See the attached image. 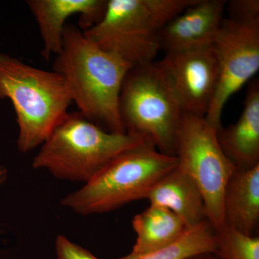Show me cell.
I'll use <instances>...</instances> for the list:
<instances>
[{
    "mask_svg": "<svg viewBox=\"0 0 259 259\" xmlns=\"http://www.w3.org/2000/svg\"><path fill=\"white\" fill-rule=\"evenodd\" d=\"M217 233L207 220L187 228L169 244L142 254L130 253L117 259H187L192 255L214 253Z\"/></svg>",
    "mask_w": 259,
    "mask_h": 259,
    "instance_id": "obj_16",
    "label": "cell"
},
{
    "mask_svg": "<svg viewBox=\"0 0 259 259\" xmlns=\"http://www.w3.org/2000/svg\"><path fill=\"white\" fill-rule=\"evenodd\" d=\"M214 253L222 259H259V238L226 226L217 233Z\"/></svg>",
    "mask_w": 259,
    "mask_h": 259,
    "instance_id": "obj_17",
    "label": "cell"
},
{
    "mask_svg": "<svg viewBox=\"0 0 259 259\" xmlns=\"http://www.w3.org/2000/svg\"><path fill=\"white\" fill-rule=\"evenodd\" d=\"M143 141L105 131L79 112H69L40 146L32 167L46 170L59 180L84 185L112 158Z\"/></svg>",
    "mask_w": 259,
    "mask_h": 259,
    "instance_id": "obj_4",
    "label": "cell"
},
{
    "mask_svg": "<svg viewBox=\"0 0 259 259\" xmlns=\"http://www.w3.org/2000/svg\"><path fill=\"white\" fill-rule=\"evenodd\" d=\"M178 166L146 141L122 151L79 190L61 199L63 207L81 215L112 212L146 198L153 185Z\"/></svg>",
    "mask_w": 259,
    "mask_h": 259,
    "instance_id": "obj_3",
    "label": "cell"
},
{
    "mask_svg": "<svg viewBox=\"0 0 259 259\" xmlns=\"http://www.w3.org/2000/svg\"><path fill=\"white\" fill-rule=\"evenodd\" d=\"M119 109L126 134L150 143L163 154L176 156L183 113L154 62L130 70Z\"/></svg>",
    "mask_w": 259,
    "mask_h": 259,
    "instance_id": "obj_6",
    "label": "cell"
},
{
    "mask_svg": "<svg viewBox=\"0 0 259 259\" xmlns=\"http://www.w3.org/2000/svg\"><path fill=\"white\" fill-rule=\"evenodd\" d=\"M226 1L197 0L163 27L159 34L165 53L212 46L224 20Z\"/></svg>",
    "mask_w": 259,
    "mask_h": 259,
    "instance_id": "obj_11",
    "label": "cell"
},
{
    "mask_svg": "<svg viewBox=\"0 0 259 259\" xmlns=\"http://www.w3.org/2000/svg\"><path fill=\"white\" fill-rule=\"evenodd\" d=\"M212 46L217 55L218 81L204 118L218 131L227 102L258 73L259 22L243 23L225 18Z\"/></svg>",
    "mask_w": 259,
    "mask_h": 259,
    "instance_id": "obj_8",
    "label": "cell"
},
{
    "mask_svg": "<svg viewBox=\"0 0 259 259\" xmlns=\"http://www.w3.org/2000/svg\"><path fill=\"white\" fill-rule=\"evenodd\" d=\"M228 18L243 23H258V0H232L227 2Z\"/></svg>",
    "mask_w": 259,
    "mask_h": 259,
    "instance_id": "obj_18",
    "label": "cell"
},
{
    "mask_svg": "<svg viewBox=\"0 0 259 259\" xmlns=\"http://www.w3.org/2000/svg\"><path fill=\"white\" fill-rule=\"evenodd\" d=\"M150 204L169 209L187 228L207 220L203 197L190 175L177 168L168 172L146 194Z\"/></svg>",
    "mask_w": 259,
    "mask_h": 259,
    "instance_id": "obj_13",
    "label": "cell"
},
{
    "mask_svg": "<svg viewBox=\"0 0 259 259\" xmlns=\"http://www.w3.org/2000/svg\"><path fill=\"white\" fill-rule=\"evenodd\" d=\"M176 156L203 197L207 221L216 233L226 228L223 195L237 168L223 153L217 130L204 117L183 114Z\"/></svg>",
    "mask_w": 259,
    "mask_h": 259,
    "instance_id": "obj_7",
    "label": "cell"
},
{
    "mask_svg": "<svg viewBox=\"0 0 259 259\" xmlns=\"http://www.w3.org/2000/svg\"><path fill=\"white\" fill-rule=\"evenodd\" d=\"M154 64L182 113L205 117L218 81V59L213 46L165 53Z\"/></svg>",
    "mask_w": 259,
    "mask_h": 259,
    "instance_id": "obj_9",
    "label": "cell"
},
{
    "mask_svg": "<svg viewBox=\"0 0 259 259\" xmlns=\"http://www.w3.org/2000/svg\"><path fill=\"white\" fill-rule=\"evenodd\" d=\"M223 206L226 226L253 236L259 222V164L237 168L227 184Z\"/></svg>",
    "mask_w": 259,
    "mask_h": 259,
    "instance_id": "obj_14",
    "label": "cell"
},
{
    "mask_svg": "<svg viewBox=\"0 0 259 259\" xmlns=\"http://www.w3.org/2000/svg\"><path fill=\"white\" fill-rule=\"evenodd\" d=\"M187 259H222L214 253H204L192 255Z\"/></svg>",
    "mask_w": 259,
    "mask_h": 259,
    "instance_id": "obj_20",
    "label": "cell"
},
{
    "mask_svg": "<svg viewBox=\"0 0 259 259\" xmlns=\"http://www.w3.org/2000/svg\"><path fill=\"white\" fill-rule=\"evenodd\" d=\"M220 146L237 168L245 169L259 164V83L248 87L243 111L234 124L217 131Z\"/></svg>",
    "mask_w": 259,
    "mask_h": 259,
    "instance_id": "obj_12",
    "label": "cell"
},
{
    "mask_svg": "<svg viewBox=\"0 0 259 259\" xmlns=\"http://www.w3.org/2000/svg\"><path fill=\"white\" fill-rule=\"evenodd\" d=\"M58 259H99L90 250L76 244L64 235H59L55 241Z\"/></svg>",
    "mask_w": 259,
    "mask_h": 259,
    "instance_id": "obj_19",
    "label": "cell"
},
{
    "mask_svg": "<svg viewBox=\"0 0 259 259\" xmlns=\"http://www.w3.org/2000/svg\"><path fill=\"white\" fill-rule=\"evenodd\" d=\"M132 68L95 45L79 28L67 24L53 71L64 77L73 102L85 118L109 132L125 134L119 101L122 83Z\"/></svg>",
    "mask_w": 259,
    "mask_h": 259,
    "instance_id": "obj_1",
    "label": "cell"
},
{
    "mask_svg": "<svg viewBox=\"0 0 259 259\" xmlns=\"http://www.w3.org/2000/svg\"><path fill=\"white\" fill-rule=\"evenodd\" d=\"M108 0H28L25 2L38 25L41 37V56L49 61L62 49L63 34L66 21L79 15L82 31L101 21L106 12Z\"/></svg>",
    "mask_w": 259,
    "mask_h": 259,
    "instance_id": "obj_10",
    "label": "cell"
},
{
    "mask_svg": "<svg viewBox=\"0 0 259 259\" xmlns=\"http://www.w3.org/2000/svg\"><path fill=\"white\" fill-rule=\"evenodd\" d=\"M0 99L13 104L18 136L17 146L28 153L41 146L67 115L72 97L61 74L0 54Z\"/></svg>",
    "mask_w": 259,
    "mask_h": 259,
    "instance_id": "obj_2",
    "label": "cell"
},
{
    "mask_svg": "<svg viewBox=\"0 0 259 259\" xmlns=\"http://www.w3.org/2000/svg\"><path fill=\"white\" fill-rule=\"evenodd\" d=\"M197 0H108L100 23L83 31L102 50L133 67L151 64L163 27Z\"/></svg>",
    "mask_w": 259,
    "mask_h": 259,
    "instance_id": "obj_5",
    "label": "cell"
},
{
    "mask_svg": "<svg viewBox=\"0 0 259 259\" xmlns=\"http://www.w3.org/2000/svg\"><path fill=\"white\" fill-rule=\"evenodd\" d=\"M132 226L137 237L131 253L136 254L148 253L169 244L188 228L175 213L154 204H150L148 208L136 214Z\"/></svg>",
    "mask_w": 259,
    "mask_h": 259,
    "instance_id": "obj_15",
    "label": "cell"
},
{
    "mask_svg": "<svg viewBox=\"0 0 259 259\" xmlns=\"http://www.w3.org/2000/svg\"><path fill=\"white\" fill-rule=\"evenodd\" d=\"M8 178V171L5 167L0 165V186L3 185L6 182Z\"/></svg>",
    "mask_w": 259,
    "mask_h": 259,
    "instance_id": "obj_21",
    "label": "cell"
}]
</instances>
